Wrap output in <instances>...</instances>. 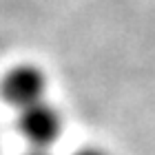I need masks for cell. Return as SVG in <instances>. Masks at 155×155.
I'll return each instance as SVG.
<instances>
[{
    "mask_svg": "<svg viewBox=\"0 0 155 155\" xmlns=\"http://www.w3.org/2000/svg\"><path fill=\"white\" fill-rule=\"evenodd\" d=\"M47 73L36 64H16L2 75L0 80V97L22 111L27 107H33L42 100H47Z\"/></svg>",
    "mask_w": 155,
    "mask_h": 155,
    "instance_id": "1",
    "label": "cell"
},
{
    "mask_svg": "<svg viewBox=\"0 0 155 155\" xmlns=\"http://www.w3.org/2000/svg\"><path fill=\"white\" fill-rule=\"evenodd\" d=\"M18 129L31 146L49 149L60 137V133L64 131V120H62V113L53 104L42 100L33 107H27L20 111Z\"/></svg>",
    "mask_w": 155,
    "mask_h": 155,
    "instance_id": "2",
    "label": "cell"
},
{
    "mask_svg": "<svg viewBox=\"0 0 155 155\" xmlns=\"http://www.w3.org/2000/svg\"><path fill=\"white\" fill-rule=\"evenodd\" d=\"M71 155H109L104 149H97V146H84V149H80V151H75V153H71Z\"/></svg>",
    "mask_w": 155,
    "mask_h": 155,
    "instance_id": "3",
    "label": "cell"
},
{
    "mask_svg": "<svg viewBox=\"0 0 155 155\" xmlns=\"http://www.w3.org/2000/svg\"><path fill=\"white\" fill-rule=\"evenodd\" d=\"M25 155H53L49 149H40V146H31L29 151H27Z\"/></svg>",
    "mask_w": 155,
    "mask_h": 155,
    "instance_id": "4",
    "label": "cell"
}]
</instances>
